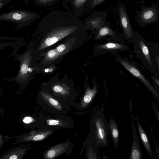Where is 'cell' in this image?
Instances as JSON below:
<instances>
[{"instance_id":"obj_27","label":"cell","mask_w":159,"mask_h":159,"mask_svg":"<svg viewBox=\"0 0 159 159\" xmlns=\"http://www.w3.org/2000/svg\"><path fill=\"white\" fill-rule=\"evenodd\" d=\"M153 140L154 141V145L156 149V152L157 153V156L159 157V148L157 145V143H156V141H155V140L154 139H153Z\"/></svg>"},{"instance_id":"obj_8","label":"cell","mask_w":159,"mask_h":159,"mask_svg":"<svg viewBox=\"0 0 159 159\" xmlns=\"http://www.w3.org/2000/svg\"><path fill=\"white\" fill-rule=\"evenodd\" d=\"M22 144L9 149L1 156L0 159H22L26 151L31 147Z\"/></svg>"},{"instance_id":"obj_1","label":"cell","mask_w":159,"mask_h":159,"mask_svg":"<svg viewBox=\"0 0 159 159\" xmlns=\"http://www.w3.org/2000/svg\"><path fill=\"white\" fill-rule=\"evenodd\" d=\"M18 49H14L9 55L14 57V60L19 62V70L17 75L11 78L9 81H15V84H18L20 89H23L26 86L29 78L30 75L33 71L30 67V57L29 53L27 51L19 54L17 52Z\"/></svg>"},{"instance_id":"obj_3","label":"cell","mask_w":159,"mask_h":159,"mask_svg":"<svg viewBox=\"0 0 159 159\" xmlns=\"http://www.w3.org/2000/svg\"><path fill=\"white\" fill-rule=\"evenodd\" d=\"M103 110L102 107L98 109L94 117V134L99 148L104 147L108 145L109 125L103 113Z\"/></svg>"},{"instance_id":"obj_6","label":"cell","mask_w":159,"mask_h":159,"mask_svg":"<svg viewBox=\"0 0 159 159\" xmlns=\"http://www.w3.org/2000/svg\"><path fill=\"white\" fill-rule=\"evenodd\" d=\"M97 53L100 55L109 53L116 55L120 51H126L129 47L125 43L116 40H108L96 46Z\"/></svg>"},{"instance_id":"obj_9","label":"cell","mask_w":159,"mask_h":159,"mask_svg":"<svg viewBox=\"0 0 159 159\" xmlns=\"http://www.w3.org/2000/svg\"><path fill=\"white\" fill-rule=\"evenodd\" d=\"M119 16L121 26L123 30L122 35L128 43L132 42V30L126 11L122 6H120Z\"/></svg>"},{"instance_id":"obj_32","label":"cell","mask_w":159,"mask_h":159,"mask_svg":"<svg viewBox=\"0 0 159 159\" xmlns=\"http://www.w3.org/2000/svg\"><path fill=\"white\" fill-rule=\"evenodd\" d=\"M2 95V93L1 88L0 87V98H1Z\"/></svg>"},{"instance_id":"obj_28","label":"cell","mask_w":159,"mask_h":159,"mask_svg":"<svg viewBox=\"0 0 159 159\" xmlns=\"http://www.w3.org/2000/svg\"><path fill=\"white\" fill-rule=\"evenodd\" d=\"M8 140V139H3L0 140V149L2 147L5 143Z\"/></svg>"},{"instance_id":"obj_29","label":"cell","mask_w":159,"mask_h":159,"mask_svg":"<svg viewBox=\"0 0 159 159\" xmlns=\"http://www.w3.org/2000/svg\"><path fill=\"white\" fill-rule=\"evenodd\" d=\"M152 80L154 82L157 84V86L159 87V80L158 79L156 78L154 76H152Z\"/></svg>"},{"instance_id":"obj_13","label":"cell","mask_w":159,"mask_h":159,"mask_svg":"<svg viewBox=\"0 0 159 159\" xmlns=\"http://www.w3.org/2000/svg\"><path fill=\"white\" fill-rule=\"evenodd\" d=\"M139 117H134L135 120L139 134L140 139L149 156L151 158L152 157V154L149 140L139 120Z\"/></svg>"},{"instance_id":"obj_12","label":"cell","mask_w":159,"mask_h":159,"mask_svg":"<svg viewBox=\"0 0 159 159\" xmlns=\"http://www.w3.org/2000/svg\"><path fill=\"white\" fill-rule=\"evenodd\" d=\"M107 36L109 37L111 40H116L125 43L120 37L116 35V33L110 27L103 25L98 30L95 39L102 40Z\"/></svg>"},{"instance_id":"obj_10","label":"cell","mask_w":159,"mask_h":159,"mask_svg":"<svg viewBox=\"0 0 159 159\" xmlns=\"http://www.w3.org/2000/svg\"><path fill=\"white\" fill-rule=\"evenodd\" d=\"M52 131H46L41 132H31L29 133L18 136L15 140L17 143H24L30 141H36L42 140L48 136Z\"/></svg>"},{"instance_id":"obj_11","label":"cell","mask_w":159,"mask_h":159,"mask_svg":"<svg viewBox=\"0 0 159 159\" xmlns=\"http://www.w3.org/2000/svg\"><path fill=\"white\" fill-rule=\"evenodd\" d=\"M22 39L17 37L0 36V50L8 47L19 49L23 45Z\"/></svg>"},{"instance_id":"obj_19","label":"cell","mask_w":159,"mask_h":159,"mask_svg":"<svg viewBox=\"0 0 159 159\" xmlns=\"http://www.w3.org/2000/svg\"><path fill=\"white\" fill-rule=\"evenodd\" d=\"M43 95L44 98L51 105L58 110H60L61 109L62 107L57 101L49 95L45 94H43Z\"/></svg>"},{"instance_id":"obj_35","label":"cell","mask_w":159,"mask_h":159,"mask_svg":"<svg viewBox=\"0 0 159 159\" xmlns=\"http://www.w3.org/2000/svg\"><path fill=\"white\" fill-rule=\"evenodd\" d=\"M80 0V1H82H82L83 0Z\"/></svg>"},{"instance_id":"obj_15","label":"cell","mask_w":159,"mask_h":159,"mask_svg":"<svg viewBox=\"0 0 159 159\" xmlns=\"http://www.w3.org/2000/svg\"><path fill=\"white\" fill-rule=\"evenodd\" d=\"M69 143H61L48 150L44 154L45 159H52L65 152L68 147Z\"/></svg>"},{"instance_id":"obj_2","label":"cell","mask_w":159,"mask_h":159,"mask_svg":"<svg viewBox=\"0 0 159 159\" xmlns=\"http://www.w3.org/2000/svg\"><path fill=\"white\" fill-rule=\"evenodd\" d=\"M131 39L134 48L133 52L148 71L156 73V66L151 56L147 42L139 34L133 30Z\"/></svg>"},{"instance_id":"obj_22","label":"cell","mask_w":159,"mask_h":159,"mask_svg":"<svg viewBox=\"0 0 159 159\" xmlns=\"http://www.w3.org/2000/svg\"><path fill=\"white\" fill-rule=\"evenodd\" d=\"M56 55V52L54 50H51L49 51L48 53V57L50 58H52L55 57Z\"/></svg>"},{"instance_id":"obj_21","label":"cell","mask_w":159,"mask_h":159,"mask_svg":"<svg viewBox=\"0 0 159 159\" xmlns=\"http://www.w3.org/2000/svg\"><path fill=\"white\" fill-rule=\"evenodd\" d=\"M53 90L56 92L60 93L62 91L63 88L61 86L57 85L53 87Z\"/></svg>"},{"instance_id":"obj_23","label":"cell","mask_w":159,"mask_h":159,"mask_svg":"<svg viewBox=\"0 0 159 159\" xmlns=\"http://www.w3.org/2000/svg\"><path fill=\"white\" fill-rule=\"evenodd\" d=\"M11 0H4L0 2V9L4 7Z\"/></svg>"},{"instance_id":"obj_20","label":"cell","mask_w":159,"mask_h":159,"mask_svg":"<svg viewBox=\"0 0 159 159\" xmlns=\"http://www.w3.org/2000/svg\"><path fill=\"white\" fill-rule=\"evenodd\" d=\"M47 124L50 125L57 126L61 124L59 120L54 119H48L46 121Z\"/></svg>"},{"instance_id":"obj_17","label":"cell","mask_w":159,"mask_h":159,"mask_svg":"<svg viewBox=\"0 0 159 159\" xmlns=\"http://www.w3.org/2000/svg\"><path fill=\"white\" fill-rule=\"evenodd\" d=\"M71 31V29H69L63 30H61L60 31L57 32L56 34L54 35V36L48 38L45 41V44L48 46L52 45L57 42L59 40V38H61L59 37H57V36H62L64 37L66 35V34L60 35L70 33Z\"/></svg>"},{"instance_id":"obj_16","label":"cell","mask_w":159,"mask_h":159,"mask_svg":"<svg viewBox=\"0 0 159 159\" xmlns=\"http://www.w3.org/2000/svg\"><path fill=\"white\" fill-rule=\"evenodd\" d=\"M157 15L155 9L148 8L143 11L140 17L142 22L144 25H147L154 22Z\"/></svg>"},{"instance_id":"obj_33","label":"cell","mask_w":159,"mask_h":159,"mask_svg":"<svg viewBox=\"0 0 159 159\" xmlns=\"http://www.w3.org/2000/svg\"><path fill=\"white\" fill-rule=\"evenodd\" d=\"M45 71L46 72H47L48 71V69H46L45 70Z\"/></svg>"},{"instance_id":"obj_18","label":"cell","mask_w":159,"mask_h":159,"mask_svg":"<svg viewBox=\"0 0 159 159\" xmlns=\"http://www.w3.org/2000/svg\"><path fill=\"white\" fill-rule=\"evenodd\" d=\"M98 91L97 86H94L92 89H88L87 90L83 99L85 105L89 104L91 102Z\"/></svg>"},{"instance_id":"obj_4","label":"cell","mask_w":159,"mask_h":159,"mask_svg":"<svg viewBox=\"0 0 159 159\" xmlns=\"http://www.w3.org/2000/svg\"><path fill=\"white\" fill-rule=\"evenodd\" d=\"M116 61L132 75L139 79L158 101V95L150 82L143 75L140 69L134 63L120 55H115Z\"/></svg>"},{"instance_id":"obj_24","label":"cell","mask_w":159,"mask_h":159,"mask_svg":"<svg viewBox=\"0 0 159 159\" xmlns=\"http://www.w3.org/2000/svg\"><path fill=\"white\" fill-rule=\"evenodd\" d=\"M57 50L58 52H63L65 48V47L64 45L61 44L58 46L57 47Z\"/></svg>"},{"instance_id":"obj_25","label":"cell","mask_w":159,"mask_h":159,"mask_svg":"<svg viewBox=\"0 0 159 159\" xmlns=\"http://www.w3.org/2000/svg\"><path fill=\"white\" fill-rule=\"evenodd\" d=\"M104 0H93L92 4V7L97 6L102 2Z\"/></svg>"},{"instance_id":"obj_34","label":"cell","mask_w":159,"mask_h":159,"mask_svg":"<svg viewBox=\"0 0 159 159\" xmlns=\"http://www.w3.org/2000/svg\"><path fill=\"white\" fill-rule=\"evenodd\" d=\"M4 0H0V2L3 1Z\"/></svg>"},{"instance_id":"obj_26","label":"cell","mask_w":159,"mask_h":159,"mask_svg":"<svg viewBox=\"0 0 159 159\" xmlns=\"http://www.w3.org/2000/svg\"><path fill=\"white\" fill-rule=\"evenodd\" d=\"M153 107L154 108V111H155V114L158 120V122L159 121V111L157 110V109L156 107V106H155V105L153 104L152 105Z\"/></svg>"},{"instance_id":"obj_5","label":"cell","mask_w":159,"mask_h":159,"mask_svg":"<svg viewBox=\"0 0 159 159\" xmlns=\"http://www.w3.org/2000/svg\"><path fill=\"white\" fill-rule=\"evenodd\" d=\"M32 12L24 11H15L0 14V21H7L15 23L21 28L32 21L34 17Z\"/></svg>"},{"instance_id":"obj_7","label":"cell","mask_w":159,"mask_h":159,"mask_svg":"<svg viewBox=\"0 0 159 159\" xmlns=\"http://www.w3.org/2000/svg\"><path fill=\"white\" fill-rule=\"evenodd\" d=\"M132 118L131 126L133 132L132 143L131 147L129 159H141L142 157V151L136 133L134 122V117L132 112L130 110Z\"/></svg>"},{"instance_id":"obj_14","label":"cell","mask_w":159,"mask_h":159,"mask_svg":"<svg viewBox=\"0 0 159 159\" xmlns=\"http://www.w3.org/2000/svg\"><path fill=\"white\" fill-rule=\"evenodd\" d=\"M108 122L109 130L112 139L114 147L115 149H118L119 147V132L115 117H113L112 119L110 118Z\"/></svg>"},{"instance_id":"obj_30","label":"cell","mask_w":159,"mask_h":159,"mask_svg":"<svg viewBox=\"0 0 159 159\" xmlns=\"http://www.w3.org/2000/svg\"><path fill=\"white\" fill-rule=\"evenodd\" d=\"M4 111L3 109L0 107V118L4 115Z\"/></svg>"},{"instance_id":"obj_31","label":"cell","mask_w":159,"mask_h":159,"mask_svg":"<svg viewBox=\"0 0 159 159\" xmlns=\"http://www.w3.org/2000/svg\"><path fill=\"white\" fill-rule=\"evenodd\" d=\"M10 138L8 136H2L0 134V140L3 139H8Z\"/></svg>"}]
</instances>
